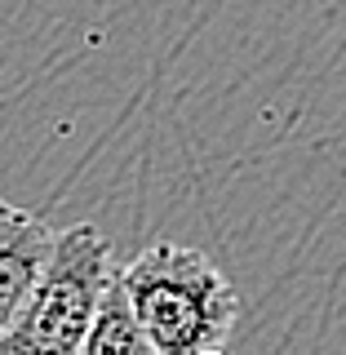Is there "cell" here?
<instances>
[{
    "instance_id": "obj_1",
    "label": "cell",
    "mask_w": 346,
    "mask_h": 355,
    "mask_svg": "<svg viewBox=\"0 0 346 355\" xmlns=\"http://www.w3.org/2000/svg\"><path fill=\"white\" fill-rule=\"evenodd\" d=\"M151 355H214L231 342L240 293L200 249L160 240L120 266Z\"/></svg>"
},
{
    "instance_id": "obj_2",
    "label": "cell",
    "mask_w": 346,
    "mask_h": 355,
    "mask_svg": "<svg viewBox=\"0 0 346 355\" xmlns=\"http://www.w3.org/2000/svg\"><path fill=\"white\" fill-rule=\"evenodd\" d=\"M116 271L111 240L94 222L53 231L49 258L14 329L0 338V355H76L85 351L98 297Z\"/></svg>"
},
{
    "instance_id": "obj_3",
    "label": "cell",
    "mask_w": 346,
    "mask_h": 355,
    "mask_svg": "<svg viewBox=\"0 0 346 355\" xmlns=\"http://www.w3.org/2000/svg\"><path fill=\"white\" fill-rule=\"evenodd\" d=\"M49 244L53 231L40 214L0 200V338L14 329V320L27 306L49 258Z\"/></svg>"
},
{
    "instance_id": "obj_4",
    "label": "cell",
    "mask_w": 346,
    "mask_h": 355,
    "mask_svg": "<svg viewBox=\"0 0 346 355\" xmlns=\"http://www.w3.org/2000/svg\"><path fill=\"white\" fill-rule=\"evenodd\" d=\"M85 351L89 355H151V342H147V329H142L138 311H133V297L125 280H120V266L111 271V280L98 297V311H94V324H89V338H85Z\"/></svg>"
}]
</instances>
